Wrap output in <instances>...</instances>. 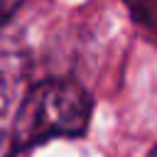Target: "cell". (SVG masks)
<instances>
[{
    "label": "cell",
    "instance_id": "7a4b0ae2",
    "mask_svg": "<svg viewBox=\"0 0 157 157\" xmlns=\"http://www.w3.org/2000/svg\"><path fill=\"white\" fill-rule=\"evenodd\" d=\"M125 7L130 10L132 20L157 39V0H123Z\"/></svg>",
    "mask_w": 157,
    "mask_h": 157
},
{
    "label": "cell",
    "instance_id": "6da1fadb",
    "mask_svg": "<svg viewBox=\"0 0 157 157\" xmlns=\"http://www.w3.org/2000/svg\"><path fill=\"white\" fill-rule=\"evenodd\" d=\"M91 96L74 81L52 78L37 83L12 123L10 142L15 150H29L52 137H76L88 128Z\"/></svg>",
    "mask_w": 157,
    "mask_h": 157
},
{
    "label": "cell",
    "instance_id": "5b68a950",
    "mask_svg": "<svg viewBox=\"0 0 157 157\" xmlns=\"http://www.w3.org/2000/svg\"><path fill=\"white\" fill-rule=\"evenodd\" d=\"M150 157H157V147H155V150H152V155H150Z\"/></svg>",
    "mask_w": 157,
    "mask_h": 157
},
{
    "label": "cell",
    "instance_id": "3957f363",
    "mask_svg": "<svg viewBox=\"0 0 157 157\" xmlns=\"http://www.w3.org/2000/svg\"><path fill=\"white\" fill-rule=\"evenodd\" d=\"M20 5H22V0H0V25L7 22Z\"/></svg>",
    "mask_w": 157,
    "mask_h": 157
},
{
    "label": "cell",
    "instance_id": "277c9868",
    "mask_svg": "<svg viewBox=\"0 0 157 157\" xmlns=\"http://www.w3.org/2000/svg\"><path fill=\"white\" fill-rule=\"evenodd\" d=\"M7 147H12L10 137L2 132V125H0V157H7Z\"/></svg>",
    "mask_w": 157,
    "mask_h": 157
}]
</instances>
